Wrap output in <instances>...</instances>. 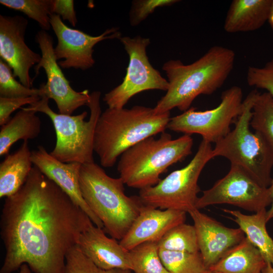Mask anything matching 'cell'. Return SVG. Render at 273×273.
I'll return each mask as SVG.
<instances>
[{
	"label": "cell",
	"instance_id": "ac0fdd59",
	"mask_svg": "<svg viewBox=\"0 0 273 273\" xmlns=\"http://www.w3.org/2000/svg\"><path fill=\"white\" fill-rule=\"evenodd\" d=\"M77 246L100 268L131 270L128 251L117 240L107 237L102 228L94 224L81 234Z\"/></svg>",
	"mask_w": 273,
	"mask_h": 273
},
{
	"label": "cell",
	"instance_id": "d4e9b609",
	"mask_svg": "<svg viewBox=\"0 0 273 273\" xmlns=\"http://www.w3.org/2000/svg\"><path fill=\"white\" fill-rule=\"evenodd\" d=\"M250 126L264 139L273 151V98L258 92L252 108Z\"/></svg>",
	"mask_w": 273,
	"mask_h": 273
},
{
	"label": "cell",
	"instance_id": "603a6c76",
	"mask_svg": "<svg viewBox=\"0 0 273 273\" xmlns=\"http://www.w3.org/2000/svg\"><path fill=\"white\" fill-rule=\"evenodd\" d=\"M36 112L27 107L21 108L14 117L1 126L0 155L9 154L11 146L17 141L37 138L41 130V121Z\"/></svg>",
	"mask_w": 273,
	"mask_h": 273
},
{
	"label": "cell",
	"instance_id": "d590c367",
	"mask_svg": "<svg viewBox=\"0 0 273 273\" xmlns=\"http://www.w3.org/2000/svg\"><path fill=\"white\" fill-rule=\"evenodd\" d=\"M267 21L273 30V0H272Z\"/></svg>",
	"mask_w": 273,
	"mask_h": 273
},
{
	"label": "cell",
	"instance_id": "4dcf8cb0",
	"mask_svg": "<svg viewBox=\"0 0 273 273\" xmlns=\"http://www.w3.org/2000/svg\"><path fill=\"white\" fill-rule=\"evenodd\" d=\"M246 80L249 86L265 90L273 98V59L262 67L249 66Z\"/></svg>",
	"mask_w": 273,
	"mask_h": 273
},
{
	"label": "cell",
	"instance_id": "f35d334b",
	"mask_svg": "<svg viewBox=\"0 0 273 273\" xmlns=\"http://www.w3.org/2000/svg\"><path fill=\"white\" fill-rule=\"evenodd\" d=\"M201 273H214V272L212 271L211 270H210L209 269H206Z\"/></svg>",
	"mask_w": 273,
	"mask_h": 273
},
{
	"label": "cell",
	"instance_id": "cb8c5ba5",
	"mask_svg": "<svg viewBox=\"0 0 273 273\" xmlns=\"http://www.w3.org/2000/svg\"><path fill=\"white\" fill-rule=\"evenodd\" d=\"M157 242H147L128 251L131 270L134 273H169L162 263Z\"/></svg>",
	"mask_w": 273,
	"mask_h": 273
},
{
	"label": "cell",
	"instance_id": "f1b7e54d",
	"mask_svg": "<svg viewBox=\"0 0 273 273\" xmlns=\"http://www.w3.org/2000/svg\"><path fill=\"white\" fill-rule=\"evenodd\" d=\"M41 96L39 88L27 87L17 81L12 68L0 59V97L17 98Z\"/></svg>",
	"mask_w": 273,
	"mask_h": 273
},
{
	"label": "cell",
	"instance_id": "7a4b0ae2",
	"mask_svg": "<svg viewBox=\"0 0 273 273\" xmlns=\"http://www.w3.org/2000/svg\"><path fill=\"white\" fill-rule=\"evenodd\" d=\"M235 60L234 50L214 46L191 64L185 65L179 60L166 62L162 69L169 85L165 95L153 108L155 112L162 114L175 108L184 112L199 96L212 94L224 83Z\"/></svg>",
	"mask_w": 273,
	"mask_h": 273
},
{
	"label": "cell",
	"instance_id": "7c38bea8",
	"mask_svg": "<svg viewBox=\"0 0 273 273\" xmlns=\"http://www.w3.org/2000/svg\"><path fill=\"white\" fill-rule=\"evenodd\" d=\"M35 41L40 50L41 59L34 68L36 76L42 68L46 74L47 80L39 87L41 97L44 96L53 100L59 113L71 115L82 106H87L90 94L87 89L81 92L74 90L65 77L54 54L52 36L47 31L37 32Z\"/></svg>",
	"mask_w": 273,
	"mask_h": 273
},
{
	"label": "cell",
	"instance_id": "6da1fadb",
	"mask_svg": "<svg viewBox=\"0 0 273 273\" xmlns=\"http://www.w3.org/2000/svg\"><path fill=\"white\" fill-rule=\"evenodd\" d=\"M94 224L53 181L33 166L26 181L6 197L0 234L5 256L0 273L24 263L34 273H65L66 257Z\"/></svg>",
	"mask_w": 273,
	"mask_h": 273
},
{
	"label": "cell",
	"instance_id": "277c9868",
	"mask_svg": "<svg viewBox=\"0 0 273 273\" xmlns=\"http://www.w3.org/2000/svg\"><path fill=\"white\" fill-rule=\"evenodd\" d=\"M79 182L83 199L105 232L121 240L144 205L139 196H127L121 178L110 176L95 162L81 165Z\"/></svg>",
	"mask_w": 273,
	"mask_h": 273
},
{
	"label": "cell",
	"instance_id": "4316f807",
	"mask_svg": "<svg viewBox=\"0 0 273 273\" xmlns=\"http://www.w3.org/2000/svg\"><path fill=\"white\" fill-rule=\"evenodd\" d=\"M159 254L169 273H201L207 269L200 252L189 253L159 249Z\"/></svg>",
	"mask_w": 273,
	"mask_h": 273
},
{
	"label": "cell",
	"instance_id": "ba28073f",
	"mask_svg": "<svg viewBox=\"0 0 273 273\" xmlns=\"http://www.w3.org/2000/svg\"><path fill=\"white\" fill-rule=\"evenodd\" d=\"M211 144L202 139L194 157L185 167L171 172L156 185L140 190L144 205L189 213L196 209L200 175L212 158Z\"/></svg>",
	"mask_w": 273,
	"mask_h": 273
},
{
	"label": "cell",
	"instance_id": "3957f363",
	"mask_svg": "<svg viewBox=\"0 0 273 273\" xmlns=\"http://www.w3.org/2000/svg\"><path fill=\"white\" fill-rule=\"evenodd\" d=\"M170 112L156 113L154 108L134 106L109 108L102 112L95 131L94 150L101 165L111 167L126 150L150 136L164 132Z\"/></svg>",
	"mask_w": 273,
	"mask_h": 273
},
{
	"label": "cell",
	"instance_id": "9c48e42d",
	"mask_svg": "<svg viewBox=\"0 0 273 273\" xmlns=\"http://www.w3.org/2000/svg\"><path fill=\"white\" fill-rule=\"evenodd\" d=\"M243 90L234 85L221 94L219 104L213 109L203 111L191 107L181 114L170 118L167 128L191 135L196 133L210 143H216L230 131L232 124L241 114Z\"/></svg>",
	"mask_w": 273,
	"mask_h": 273
},
{
	"label": "cell",
	"instance_id": "83f0119b",
	"mask_svg": "<svg viewBox=\"0 0 273 273\" xmlns=\"http://www.w3.org/2000/svg\"><path fill=\"white\" fill-rule=\"evenodd\" d=\"M3 6L24 13L35 21L42 30L51 28V0H1Z\"/></svg>",
	"mask_w": 273,
	"mask_h": 273
},
{
	"label": "cell",
	"instance_id": "836d02e7",
	"mask_svg": "<svg viewBox=\"0 0 273 273\" xmlns=\"http://www.w3.org/2000/svg\"><path fill=\"white\" fill-rule=\"evenodd\" d=\"M52 14L59 15L61 19L68 21L73 27L77 23L76 14L73 0H51Z\"/></svg>",
	"mask_w": 273,
	"mask_h": 273
},
{
	"label": "cell",
	"instance_id": "8fae6325",
	"mask_svg": "<svg viewBox=\"0 0 273 273\" xmlns=\"http://www.w3.org/2000/svg\"><path fill=\"white\" fill-rule=\"evenodd\" d=\"M268 188L259 185L241 167L231 165L227 174L210 189L203 191L196 208L227 204L245 210L257 212L271 204Z\"/></svg>",
	"mask_w": 273,
	"mask_h": 273
},
{
	"label": "cell",
	"instance_id": "9a60e30c",
	"mask_svg": "<svg viewBox=\"0 0 273 273\" xmlns=\"http://www.w3.org/2000/svg\"><path fill=\"white\" fill-rule=\"evenodd\" d=\"M189 214L194 222L199 252L207 269L245 238L240 228L226 227L199 209H195Z\"/></svg>",
	"mask_w": 273,
	"mask_h": 273
},
{
	"label": "cell",
	"instance_id": "d6986e66",
	"mask_svg": "<svg viewBox=\"0 0 273 273\" xmlns=\"http://www.w3.org/2000/svg\"><path fill=\"white\" fill-rule=\"evenodd\" d=\"M272 0H233L223 24L229 33L257 30L268 21Z\"/></svg>",
	"mask_w": 273,
	"mask_h": 273
},
{
	"label": "cell",
	"instance_id": "5bb4252c",
	"mask_svg": "<svg viewBox=\"0 0 273 273\" xmlns=\"http://www.w3.org/2000/svg\"><path fill=\"white\" fill-rule=\"evenodd\" d=\"M28 20L21 16L0 15L1 59L12 68L15 77L24 86L32 88L29 71L41 59L25 42Z\"/></svg>",
	"mask_w": 273,
	"mask_h": 273
},
{
	"label": "cell",
	"instance_id": "ffe728a7",
	"mask_svg": "<svg viewBox=\"0 0 273 273\" xmlns=\"http://www.w3.org/2000/svg\"><path fill=\"white\" fill-rule=\"evenodd\" d=\"M28 141L18 150L7 154L0 164V197L15 194L24 185L33 167Z\"/></svg>",
	"mask_w": 273,
	"mask_h": 273
},
{
	"label": "cell",
	"instance_id": "7402d4cb",
	"mask_svg": "<svg viewBox=\"0 0 273 273\" xmlns=\"http://www.w3.org/2000/svg\"><path fill=\"white\" fill-rule=\"evenodd\" d=\"M244 232L245 237L260 252L266 263L273 265V240L266 229V210L262 209L252 215L239 210L224 209Z\"/></svg>",
	"mask_w": 273,
	"mask_h": 273
},
{
	"label": "cell",
	"instance_id": "d6a6232c",
	"mask_svg": "<svg viewBox=\"0 0 273 273\" xmlns=\"http://www.w3.org/2000/svg\"><path fill=\"white\" fill-rule=\"evenodd\" d=\"M39 96L26 98H9L0 97V125L6 124L11 118V115L22 106L31 105L39 101Z\"/></svg>",
	"mask_w": 273,
	"mask_h": 273
},
{
	"label": "cell",
	"instance_id": "74e56055",
	"mask_svg": "<svg viewBox=\"0 0 273 273\" xmlns=\"http://www.w3.org/2000/svg\"><path fill=\"white\" fill-rule=\"evenodd\" d=\"M261 273H273V265L266 263Z\"/></svg>",
	"mask_w": 273,
	"mask_h": 273
},
{
	"label": "cell",
	"instance_id": "1f68e13d",
	"mask_svg": "<svg viewBox=\"0 0 273 273\" xmlns=\"http://www.w3.org/2000/svg\"><path fill=\"white\" fill-rule=\"evenodd\" d=\"M178 0H135L132 2L129 17L132 26H136L159 7L172 6Z\"/></svg>",
	"mask_w": 273,
	"mask_h": 273
},
{
	"label": "cell",
	"instance_id": "e0dca14e",
	"mask_svg": "<svg viewBox=\"0 0 273 273\" xmlns=\"http://www.w3.org/2000/svg\"><path fill=\"white\" fill-rule=\"evenodd\" d=\"M186 212L162 210L143 205L131 227L119 243L129 251L147 242H158L171 228L185 222Z\"/></svg>",
	"mask_w": 273,
	"mask_h": 273
},
{
	"label": "cell",
	"instance_id": "2e32d148",
	"mask_svg": "<svg viewBox=\"0 0 273 273\" xmlns=\"http://www.w3.org/2000/svg\"><path fill=\"white\" fill-rule=\"evenodd\" d=\"M31 160L44 175L53 181L89 216L96 226L103 224L83 199L79 187V174L81 165L76 162L64 163L49 153L42 146L31 151Z\"/></svg>",
	"mask_w": 273,
	"mask_h": 273
},
{
	"label": "cell",
	"instance_id": "4fadbf2b",
	"mask_svg": "<svg viewBox=\"0 0 273 273\" xmlns=\"http://www.w3.org/2000/svg\"><path fill=\"white\" fill-rule=\"evenodd\" d=\"M50 23L57 38L54 52L63 69L74 68L86 70L95 63L93 58L94 47L106 39H120L121 33L116 27L106 30L98 36H92L80 30L71 28L63 22L59 15L52 14Z\"/></svg>",
	"mask_w": 273,
	"mask_h": 273
},
{
	"label": "cell",
	"instance_id": "8992f818",
	"mask_svg": "<svg viewBox=\"0 0 273 273\" xmlns=\"http://www.w3.org/2000/svg\"><path fill=\"white\" fill-rule=\"evenodd\" d=\"M258 93L255 89L247 95L234 128L215 144L212 154L213 158L227 159L231 165L241 167L261 186L268 188L272 179L273 151L260 134L250 129L253 105Z\"/></svg>",
	"mask_w": 273,
	"mask_h": 273
},
{
	"label": "cell",
	"instance_id": "f546056e",
	"mask_svg": "<svg viewBox=\"0 0 273 273\" xmlns=\"http://www.w3.org/2000/svg\"><path fill=\"white\" fill-rule=\"evenodd\" d=\"M131 271L129 269L100 268L82 252L77 245L68 252L66 257L65 273H131Z\"/></svg>",
	"mask_w": 273,
	"mask_h": 273
},
{
	"label": "cell",
	"instance_id": "5b68a950",
	"mask_svg": "<svg viewBox=\"0 0 273 273\" xmlns=\"http://www.w3.org/2000/svg\"><path fill=\"white\" fill-rule=\"evenodd\" d=\"M193 139L184 134L176 139L163 132L157 139L150 136L126 150L117 165L119 177L127 186L140 190L154 186L171 165L192 153Z\"/></svg>",
	"mask_w": 273,
	"mask_h": 273
},
{
	"label": "cell",
	"instance_id": "44dd1931",
	"mask_svg": "<svg viewBox=\"0 0 273 273\" xmlns=\"http://www.w3.org/2000/svg\"><path fill=\"white\" fill-rule=\"evenodd\" d=\"M266 263L259 251L245 237L208 269L214 273H261Z\"/></svg>",
	"mask_w": 273,
	"mask_h": 273
},
{
	"label": "cell",
	"instance_id": "e575fe53",
	"mask_svg": "<svg viewBox=\"0 0 273 273\" xmlns=\"http://www.w3.org/2000/svg\"><path fill=\"white\" fill-rule=\"evenodd\" d=\"M268 188L271 198V203L270 209L266 211V220L267 222L273 218V178Z\"/></svg>",
	"mask_w": 273,
	"mask_h": 273
},
{
	"label": "cell",
	"instance_id": "8d00e7d4",
	"mask_svg": "<svg viewBox=\"0 0 273 273\" xmlns=\"http://www.w3.org/2000/svg\"><path fill=\"white\" fill-rule=\"evenodd\" d=\"M19 273H31V269L26 263L23 264L19 268Z\"/></svg>",
	"mask_w": 273,
	"mask_h": 273
},
{
	"label": "cell",
	"instance_id": "52a82bcc",
	"mask_svg": "<svg viewBox=\"0 0 273 273\" xmlns=\"http://www.w3.org/2000/svg\"><path fill=\"white\" fill-rule=\"evenodd\" d=\"M101 92L94 91L90 94L87 105L90 114L85 121L86 111L76 115L55 112L49 105L46 96L38 102L29 105L30 110L41 112L52 120L56 132V145L51 155L64 163L76 162L81 164L93 163L94 135L96 126L102 111Z\"/></svg>",
	"mask_w": 273,
	"mask_h": 273
},
{
	"label": "cell",
	"instance_id": "484cf974",
	"mask_svg": "<svg viewBox=\"0 0 273 273\" xmlns=\"http://www.w3.org/2000/svg\"><path fill=\"white\" fill-rule=\"evenodd\" d=\"M159 249L189 253L199 252L194 225L180 223L170 229L157 242Z\"/></svg>",
	"mask_w": 273,
	"mask_h": 273
},
{
	"label": "cell",
	"instance_id": "30bf717a",
	"mask_svg": "<svg viewBox=\"0 0 273 273\" xmlns=\"http://www.w3.org/2000/svg\"><path fill=\"white\" fill-rule=\"evenodd\" d=\"M119 40L129 57V63L123 81L103 98L108 108H124L132 97L144 91L157 89L166 92L169 85L167 79L153 67L147 55L150 38L137 35L134 37L121 36Z\"/></svg>",
	"mask_w": 273,
	"mask_h": 273
}]
</instances>
